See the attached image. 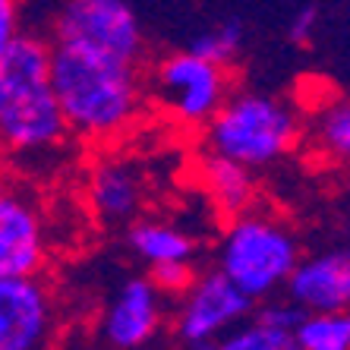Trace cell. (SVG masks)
Returning <instances> with one entry per match:
<instances>
[{"instance_id": "cell-1", "label": "cell", "mask_w": 350, "mask_h": 350, "mask_svg": "<svg viewBox=\"0 0 350 350\" xmlns=\"http://www.w3.org/2000/svg\"><path fill=\"white\" fill-rule=\"evenodd\" d=\"M51 89L57 98L66 133L107 142L123 136L146 111L142 66L101 57L92 51L51 44Z\"/></svg>"}, {"instance_id": "cell-2", "label": "cell", "mask_w": 350, "mask_h": 350, "mask_svg": "<svg viewBox=\"0 0 350 350\" xmlns=\"http://www.w3.org/2000/svg\"><path fill=\"white\" fill-rule=\"evenodd\" d=\"M66 126L51 89V48L44 32L23 29L0 57V148L41 158L66 142Z\"/></svg>"}, {"instance_id": "cell-3", "label": "cell", "mask_w": 350, "mask_h": 350, "mask_svg": "<svg viewBox=\"0 0 350 350\" xmlns=\"http://www.w3.org/2000/svg\"><path fill=\"white\" fill-rule=\"evenodd\" d=\"M205 152L253 174L287 158L303 139V114L291 101L259 89L230 92L218 114L202 126Z\"/></svg>"}, {"instance_id": "cell-4", "label": "cell", "mask_w": 350, "mask_h": 350, "mask_svg": "<svg viewBox=\"0 0 350 350\" xmlns=\"http://www.w3.org/2000/svg\"><path fill=\"white\" fill-rule=\"evenodd\" d=\"M303 259L300 237L281 218L259 208L237 215L221 230L215 271L228 278L246 300L262 303L284 291L291 271Z\"/></svg>"}, {"instance_id": "cell-5", "label": "cell", "mask_w": 350, "mask_h": 350, "mask_svg": "<svg viewBox=\"0 0 350 350\" xmlns=\"http://www.w3.org/2000/svg\"><path fill=\"white\" fill-rule=\"evenodd\" d=\"M44 38L130 66H142L148 51L142 19L123 0H66L54 10Z\"/></svg>"}, {"instance_id": "cell-6", "label": "cell", "mask_w": 350, "mask_h": 350, "mask_svg": "<svg viewBox=\"0 0 350 350\" xmlns=\"http://www.w3.org/2000/svg\"><path fill=\"white\" fill-rule=\"evenodd\" d=\"M256 303L230 284L221 271L208 269L193 278V284L171 300L167 325L174 350H212L215 344L253 319Z\"/></svg>"}, {"instance_id": "cell-7", "label": "cell", "mask_w": 350, "mask_h": 350, "mask_svg": "<svg viewBox=\"0 0 350 350\" xmlns=\"http://www.w3.org/2000/svg\"><path fill=\"white\" fill-rule=\"evenodd\" d=\"M146 95L183 126H205L230 95V70L183 51H171L152 64Z\"/></svg>"}, {"instance_id": "cell-8", "label": "cell", "mask_w": 350, "mask_h": 350, "mask_svg": "<svg viewBox=\"0 0 350 350\" xmlns=\"http://www.w3.org/2000/svg\"><path fill=\"white\" fill-rule=\"evenodd\" d=\"M171 303L152 287L146 275L120 281L98 316V344L105 350H139L158 341L167 328Z\"/></svg>"}, {"instance_id": "cell-9", "label": "cell", "mask_w": 350, "mask_h": 350, "mask_svg": "<svg viewBox=\"0 0 350 350\" xmlns=\"http://www.w3.org/2000/svg\"><path fill=\"white\" fill-rule=\"evenodd\" d=\"M57 297L41 275L0 281V350H54Z\"/></svg>"}, {"instance_id": "cell-10", "label": "cell", "mask_w": 350, "mask_h": 350, "mask_svg": "<svg viewBox=\"0 0 350 350\" xmlns=\"http://www.w3.org/2000/svg\"><path fill=\"white\" fill-rule=\"evenodd\" d=\"M48 259V228L41 208L19 193L0 199V281L41 275Z\"/></svg>"}, {"instance_id": "cell-11", "label": "cell", "mask_w": 350, "mask_h": 350, "mask_svg": "<svg viewBox=\"0 0 350 350\" xmlns=\"http://www.w3.org/2000/svg\"><path fill=\"white\" fill-rule=\"evenodd\" d=\"M287 300L306 316L319 312H347L350 306V253L334 246L325 253L303 256L291 271L284 291Z\"/></svg>"}, {"instance_id": "cell-12", "label": "cell", "mask_w": 350, "mask_h": 350, "mask_svg": "<svg viewBox=\"0 0 350 350\" xmlns=\"http://www.w3.org/2000/svg\"><path fill=\"white\" fill-rule=\"evenodd\" d=\"M85 202L107 228H130L146 205V180L133 161L98 158L85 177Z\"/></svg>"}, {"instance_id": "cell-13", "label": "cell", "mask_w": 350, "mask_h": 350, "mask_svg": "<svg viewBox=\"0 0 350 350\" xmlns=\"http://www.w3.org/2000/svg\"><path fill=\"white\" fill-rule=\"evenodd\" d=\"M126 246L133 256L146 262L148 269L158 265H196L199 256V240L187 234L183 228H174L167 221L139 218L126 228Z\"/></svg>"}, {"instance_id": "cell-14", "label": "cell", "mask_w": 350, "mask_h": 350, "mask_svg": "<svg viewBox=\"0 0 350 350\" xmlns=\"http://www.w3.org/2000/svg\"><path fill=\"white\" fill-rule=\"evenodd\" d=\"M199 174H202L205 193L221 215L237 218V215H246L250 208H256V177L246 167L205 155L199 164Z\"/></svg>"}, {"instance_id": "cell-15", "label": "cell", "mask_w": 350, "mask_h": 350, "mask_svg": "<svg viewBox=\"0 0 350 350\" xmlns=\"http://www.w3.org/2000/svg\"><path fill=\"white\" fill-rule=\"evenodd\" d=\"M312 142L328 161H344L350 155V105L344 95H328L312 111Z\"/></svg>"}, {"instance_id": "cell-16", "label": "cell", "mask_w": 350, "mask_h": 350, "mask_svg": "<svg viewBox=\"0 0 350 350\" xmlns=\"http://www.w3.org/2000/svg\"><path fill=\"white\" fill-rule=\"evenodd\" d=\"M243 48H246V23L240 16L208 25L199 35H193V41L187 44L189 54L208 60V64L221 66V70H230V64L243 54Z\"/></svg>"}, {"instance_id": "cell-17", "label": "cell", "mask_w": 350, "mask_h": 350, "mask_svg": "<svg viewBox=\"0 0 350 350\" xmlns=\"http://www.w3.org/2000/svg\"><path fill=\"white\" fill-rule=\"evenodd\" d=\"M291 338L297 350H350V316L347 312L303 316Z\"/></svg>"}, {"instance_id": "cell-18", "label": "cell", "mask_w": 350, "mask_h": 350, "mask_svg": "<svg viewBox=\"0 0 350 350\" xmlns=\"http://www.w3.org/2000/svg\"><path fill=\"white\" fill-rule=\"evenodd\" d=\"M212 350H297V344H293L291 334L265 328L250 319V322H243L230 334H224Z\"/></svg>"}, {"instance_id": "cell-19", "label": "cell", "mask_w": 350, "mask_h": 350, "mask_svg": "<svg viewBox=\"0 0 350 350\" xmlns=\"http://www.w3.org/2000/svg\"><path fill=\"white\" fill-rule=\"evenodd\" d=\"M303 316L306 312L297 310L287 297L262 300V303H256V310H253V322H259L265 328H275V332H284V334H293V328L303 322Z\"/></svg>"}, {"instance_id": "cell-20", "label": "cell", "mask_w": 350, "mask_h": 350, "mask_svg": "<svg viewBox=\"0 0 350 350\" xmlns=\"http://www.w3.org/2000/svg\"><path fill=\"white\" fill-rule=\"evenodd\" d=\"M196 275H199L196 265H158V269H148L146 278L152 281V287L161 293L164 300L171 303V300H177L189 284H193Z\"/></svg>"}, {"instance_id": "cell-21", "label": "cell", "mask_w": 350, "mask_h": 350, "mask_svg": "<svg viewBox=\"0 0 350 350\" xmlns=\"http://www.w3.org/2000/svg\"><path fill=\"white\" fill-rule=\"evenodd\" d=\"M316 29H319V7L316 3H303V7L293 10L291 23H287V38L297 48H306L316 38Z\"/></svg>"}, {"instance_id": "cell-22", "label": "cell", "mask_w": 350, "mask_h": 350, "mask_svg": "<svg viewBox=\"0 0 350 350\" xmlns=\"http://www.w3.org/2000/svg\"><path fill=\"white\" fill-rule=\"evenodd\" d=\"M19 35H23V7L13 0H0V57L13 48Z\"/></svg>"}, {"instance_id": "cell-23", "label": "cell", "mask_w": 350, "mask_h": 350, "mask_svg": "<svg viewBox=\"0 0 350 350\" xmlns=\"http://www.w3.org/2000/svg\"><path fill=\"white\" fill-rule=\"evenodd\" d=\"M139 350H174L171 344H164V341H155V344H148V347H139Z\"/></svg>"}, {"instance_id": "cell-24", "label": "cell", "mask_w": 350, "mask_h": 350, "mask_svg": "<svg viewBox=\"0 0 350 350\" xmlns=\"http://www.w3.org/2000/svg\"><path fill=\"white\" fill-rule=\"evenodd\" d=\"M7 193H10V189H7V174L0 171V199H3V196H7Z\"/></svg>"}]
</instances>
